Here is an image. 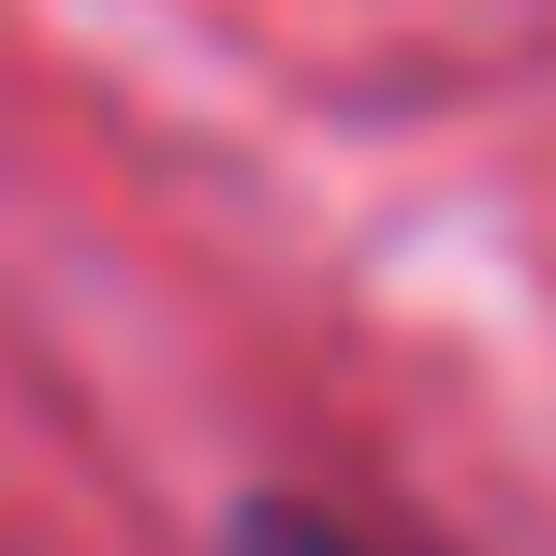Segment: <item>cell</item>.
<instances>
[{
    "instance_id": "1",
    "label": "cell",
    "mask_w": 556,
    "mask_h": 556,
    "mask_svg": "<svg viewBox=\"0 0 556 556\" xmlns=\"http://www.w3.org/2000/svg\"><path fill=\"white\" fill-rule=\"evenodd\" d=\"M235 556H395V542H352L337 513H293V498H264V513H235Z\"/></svg>"
}]
</instances>
